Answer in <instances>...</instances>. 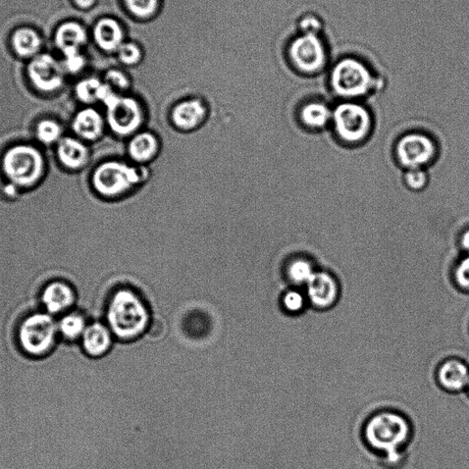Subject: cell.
Wrapping results in <instances>:
<instances>
[{
  "label": "cell",
  "instance_id": "1",
  "mask_svg": "<svg viewBox=\"0 0 469 469\" xmlns=\"http://www.w3.org/2000/svg\"><path fill=\"white\" fill-rule=\"evenodd\" d=\"M410 434V425L405 417L391 410L374 415L364 429L365 440L373 450L383 455L389 465L401 463V450Z\"/></svg>",
  "mask_w": 469,
  "mask_h": 469
},
{
  "label": "cell",
  "instance_id": "2",
  "mask_svg": "<svg viewBox=\"0 0 469 469\" xmlns=\"http://www.w3.org/2000/svg\"><path fill=\"white\" fill-rule=\"evenodd\" d=\"M108 327L122 341L140 338L149 324V311L140 296L131 289H120L112 296L106 311Z\"/></svg>",
  "mask_w": 469,
  "mask_h": 469
},
{
  "label": "cell",
  "instance_id": "3",
  "mask_svg": "<svg viewBox=\"0 0 469 469\" xmlns=\"http://www.w3.org/2000/svg\"><path fill=\"white\" fill-rule=\"evenodd\" d=\"M0 171L5 180L20 190L35 187L47 171L45 149L32 143H17L5 149L0 158Z\"/></svg>",
  "mask_w": 469,
  "mask_h": 469
},
{
  "label": "cell",
  "instance_id": "4",
  "mask_svg": "<svg viewBox=\"0 0 469 469\" xmlns=\"http://www.w3.org/2000/svg\"><path fill=\"white\" fill-rule=\"evenodd\" d=\"M59 323L47 311H32L19 323L16 329L17 345L26 356L42 359L55 348L58 342Z\"/></svg>",
  "mask_w": 469,
  "mask_h": 469
},
{
  "label": "cell",
  "instance_id": "5",
  "mask_svg": "<svg viewBox=\"0 0 469 469\" xmlns=\"http://www.w3.org/2000/svg\"><path fill=\"white\" fill-rule=\"evenodd\" d=\"M147 177L142 167H130L125 163L111 161L97 166L90 176L95 193L104 198H118L131 191Z\"/></svg>",
  "mask_w": 469,
  "mask_h": 469
},
{
  "label": "cell",
  "instance_id": "6",
  "mask_svg": "<svg viewBox=\"0 0 469 469\" xmlns=\"http://www.w3.org/2000/svg\"><path fill=\"white\" fill-rule=\"evenodd\" d=\"M106 108V122L116 135L129 137L139 132L144 115L138 100L118 95Z\"/></svg>",
  "mask_w": 469,
  "mask_h": 469
},
{
  "label": "cell",
  "instance_id": "7",
  "mask_svg": "<svg viewBox=\"0 0 469 469\" xmlns=\"http://www.w3.org/2000/svg\"><path fill=\"white\" fill-rule=\"evenodd\" d=\"M373 84L370 71L355 59H344L334 68L332 86L334 90L345 97H356L366 94Z\"/></svg>",
  "mask_w": 469,
  "mask_h": 469
},
{
  "label": "cell",
  "instance_id": "8",
  "mask_svg": "<svg viewBox=\"0 0 469 469\" xmlns=\"http://www.w3.org/2000/svg\"><path fill=\"white\" fill-rule=\"evenodd\" d=\"M334 122L339 137L348 142L360 141L371 129L369 113L353 103L339 105L334 112Z\"/></svg>",
  "mask_w": 469,
  "mask_h": 469
},
{
  "label": "cell",
  "instance_id": "9",
  "mask_svg": "<svg viewBox=\"0 0 469 469\" xmlns=\"http://www.w3.org/2000/svg\"><path fill=\"white\" fill-rule=\"evenodd\" d=\"M27 74L32 85L42 93L57 92L65 84V68L49 54H40L32 59L28 65Z\"/></svg>",
  "mask_w": 469,
  "mask_h": 469
},
{
  "label": "cell",
  "instance_id": "10",
  "mask_svg": "<svg viewBox=\"0 0 469 469\" xmlns=\"http://www.w3.org/2000/svg\"><path fill=\"white\" fill-rule=\"evenodd\" d=\"M290 58L304 73L320 71L327 61L324 44L315 33H304L294 40L290 47Z\"/></svg>",
  "mask_w": 469,
  "mask_h": 469
},
{
  "label": "cell",
  "instance_id": "11",
  "mask_svg": "<svg viewBox=\"0 0 469 469\" xmlns=\"http://www.w3.org/2000/svg\"><path fill=\"white\" fill-rule=\"evenodd\" d=\"M398 158L402 166L420 169L434 158L436 147L426 135L414 133L404 136L399 142Z\"/></svg>",
  "mask_w": 469,
  "mask_h": 469
},
{
  "label": "cell",
  "instance_id": "12",
  "mask_svg": "<svg viewBox=\"0 0 469 469\" xmlns=\"http://www.w3.org/2000/svg\"><path fill=\"white\" fill-rule=\"evenodd\" d=\"M78 300L76 289L64 280H54L42 289L40 302L48 314L55 317L66 314Z\"/></svg>",
  "mask_w": 469,
  "mask_h": 469
},
{
  "label": "cell",
  "instance_id": "13",
  "mask_svg": "<svg viewBox=\"0 0 469 469\" xmlns=\"http://www.w3.org/2000/svg\"><path fill=\"white\" fill-rule=\"evenodd\" d=\"M56 155L59 164L70 172H78L88 167L89 148L76 138L63 137L58 143Z\"/></svg>",
  "mask_w": 469,
  "mask_h": 469
},
{
  "label": "cell",
  "instance_id": "14",
  "mask_svg": "<svg viewBox=\"0 0 469 469\" xmlns=\"http://www.w3.org/2000/svg\"><path fill=\"white\" fill-rule=\"evenodd\" d=\"M306 285L307 299L318 309H329L338 299V285L329 274L316 273Z\"/></svg>",
  "mask_w": 469,
  "mask_h": 469
},
{
  "label": "cell",
  "instance_id": "15",
  "mask_svg": "<svg viewBox=\"0 0 469 469\" xmlns=\"http://www.w3.org/2000/svg\"><path fill=\"white\" fill-rule=\"evenodd\" d=\"M207 117V109L199 99L185 100L173 109L171 120L176 128L183 131L198 129Z\"/></svg>",
  "mask_w": 469,
  "mask_h": 469
},
{
  "label": "cell",
  "instance_id": "16",
  "mask_svg": "<svg viewBox=\"0 0 469 469\" xmlns=\"http://www.w3.org/2000/svg\"><path fill=\"white\" fill-rule=\"evenodd\" d=\"M80 340L83 352L90 357L97 358L110 351L113 334L107 325L93 322L87 326Z\"/></svg>",
  "mask_w": 469,
  "mask_h": 469
},
{
  "label": "cell",
  "instance_id": "17",
  "mask_svg": "<svg viewBox=\"0 0 469 469\" xmlns=\"http://www.w3.org/2000/svg\"><path fill=\"white\" fill-rule=\"evenodd\" d=\"M440 386L450 392H460L469 386L468 365L457 358L444 361L437 371Z\"/></svg>",
  "mask_w": 469,
  "mask_h": 469
},
{
  "label": "cell",
  "instance_id": "18",
  "mask_svg": "<svg viewBox=\"0 0 469 469\" xmlns=\"http://www.w3.org/2000/svg\"><path fill=\"white\" fill-rule=\"evenodd\" d=\"M93 38L95 44L106 53H117L125 42V34L121 23L110 17L102 18L95 24Z\"/></svg>",
  "mask_w": 469,
  "mask_h": 469
},
{
  "label": "cell",
  "instance_id": "19",
  "mask_svg": "<svg viewBox=\"0 0 469 469\" xmlns=\"http://www.w3.org/2000/svg\"><path fill=\"white\" fill-rule=\"evenodd\" d=\"M88 35L85 27L77 22H67L59 25L55 34L57 47L64 58L81 53V48L87 42Z\"/></svg>",
  "mask_w": 469,
  "mask_h": 469
},
{
  "label": "cell",
  "instance_id": "20",
  "mask_svg": "<svg viewBox=\"0 0 469 469\" xmlns=\"http://www.w3.org/2000/svg\"><path fill=\"white\" fill-rule=\"evenodd\" d=\"M106 123V120L96 110L86 108L76 113L71 127L81 139L95 141L103 135Z\"/></svg>",
  "mask_w": 469,
  "mask_h": 469
},
{
  "label": "cell",
  "instance_id": "21",
  "mask_svg": "<svg viewBox=\"0 0 469 469\" xmlns=\"http://www.w3.org/2000/svg\"><path fill=\"white\" fill-rule=\"evenodd\" d=\"M160 142L158 137L150 132L136 133L128 147L131 159L139 165L152 161L158 156Z\"/></svg>",
  "mask_w": 469,
  "mask_h": 469
},
{
  "label": "cell",
  "instance_id": "22",
  "mask_svg": "<svg viewBox=\"0 0 469 469\" xmlns=\"http://www.w3.org/2000/svg\"><path fill=\"white\" fill-rule=\"evenodd\" d=\"M12 45L20 58L32 59L40 55L42 40L34 29L23 27L13 33Z\"/></svg>",
  "mask_w": 469,
  "mask_h": 469
},
{
  "label": "cell",
  "instance_id": "23",
  "mask_svg": "<svg viewBox=\"0 0 469 469\" xmlns=\"http://www.w3.org/2000/svg\"><path fill=\"white\" fill-rule=\"evenodd\" d=\"M88 324L80 311H69L59 322V335L68 342L81 339Z\"/></svg>",
  "mask_w": 469,
  "mask_h": 469
},
{
  "label": "cell",
  "instance_id": "24",
  "mask_svg": "<svg viewBox=\"0 0 469 469\" xmlns=\"http://www.w3.org/2000/svg\"><path fill=\"white\" fill-rule=\"evenodd\" d=\"M34 132L37 142L50 147L63 138V126L57 119L42 118L35 124Z\"/></svg>",
  "mask_w": 469,
  "mask_h": 469
},
{
  "label": "cell",
  "instance_id": "25",
  "mask_svg": "<svg viewBox=\"0 0 469 469\" xmlns=\"http://www.w3.org/2000/svg\"><path fill=\"white\" fill-rule=\"evenodd\" d=\"M104 88L105 82L94 77L86 78L77 84L75 94L79 101L90 105L96 101L101 102Z\"/></svg>",
  "mask_w": 469,
  "mask_h": 469
},
{
  "label": "cell",
  "instance_id": "26",
  "mask_svg": "<svg viewBox=\"0 0 469 469\" xmlns=\"http://www.w3.org/2000/svg\"><path fill=\"white\" fill-rule=\"evenodd\" d=\"M303 123L311 128H322L329 122L331 113L322 103H311L301 113Z\"/></svg>",
  "mask_w": 469,
  "mask_h": 469
},
{
  "label": "cell",
  "instance_id": "27",
  "mask_svg": "<svg viewBox=\"0 0 469 469\" xmlns=\"http://www.w3.org/2000/svg\"><path fill=\"white\" fill-rule=\"evenodd\" d=\"M129 13L139 19H149L158 13L160 0H124Z\"/></svg>",
  "mask_w": 469,
  "mask_h": 469
},
{
  "label": "cell",
  "instance_id": "28",
  "mask_svg": "<svg viewBox=\"0 0 469 469\" xmlns=\"http://www.w3.org/2000/svg\"><path fill=\"white\" fill-rule=\"evenodd\" d=\"M316 273L311 266L303 259H297L288 269L289 279L295 284H307Z\"/></svg>",
  "mask_w": 469,
  "mask_h": 469
},
{
  "label": "cell",
  "instance_id": "29",
  "mask_svg": "<svg viewBox=\"0 0 469 469\" xmlns=\"http://www.w3.org/2000/svg\"><path fill=\"white\" fill-rule=\"evenodd\" d=\"M120 61L128 67L139 64L142 59L141 48L135 42H124L117 51Z\"/></svg>",
  "mask_w": 469,
  "mask_h": 469
},
{
  "label": "cell",
  "instance_id": "30",
  "mask_svg": "<svg viewBox=\"0 0 469 469\" xmlns=\"http://www.w3.org/2000/svg\"><path fill=\"white\" fill-rule=\"evenodd\" d=\"M283 305L290 314H299L306 305V298L300 292L292 290L284 294Z\"/></svg>",
  "mask_w": 469,
  "mask_h": 469
},
{
  "label": "cell",
  "instance_id": "31",
  "mask_svg": "<svg viewBox=\"0 0 469 469\" xmlns=\"http://www.w3.org/2000/svg\"><path fill=\"white\" fill-rule=\"evenodd\" d=\"M105 83H107L115 92H117V90L125 91L131 85V81L127 75L117 69H112L107 72L105 76Z\"/></svg>",
  "mask_w": 469,
  "mask_h": 469
},
{
  "label": "cell",
  "instance_id": "32",
  "mask_svg": "<svg viewBox=\"0 0 469 469\" xmlns=\"http://www.w3.org/2000/svg\"><path fill=\"white\" fill-rule=\"evenodd\" d=\"M428 181L425 172L420 169H411L406 175L407 185L414 190L422 189Z\"/></svg>",
  "mask_w": 469,
  "mask_h": 469
},
{
  "label": "cell",
  "instance_id": "33",
  "mask_svg": "<svg viewBox=\"0 0 469 469\" xmlns=\"http://www.w3.org/2000/svg\"><path fill=\"white\" fill-rule=\"evenodd\" d=\"M455 277L460 288L469 291V257L464 258L459 264Z\"/></svg>",
  "mask_w": 469,
  "mask_h": 469
},
{
  "label": "cell",
  "instance_id": "34",
  "mask_svg": "<svg viewBox=\"0 0 469 469\" xmlns=\"http://www.w3.org/2000/svg\"><path fill=\"white\" fill-rule=\"evenodd\" d=\"M86 59L79 53L74 56L65 58L64 68L69 73L77 74L82 71L86 67Z\"/></svg>",
  "mask_w": 469,
  "mask_h": 469
},
{
  "label": "cell",
  "instance_id": "35",
  "mask_svg": "<svg viewBox=\"0 0 469 469\" xmlns=\"http://www.w3.org/2000/svg\"><path fill=\"white\" fill-rule=\"evenodd\" d=\"M320 22L314 18H308L302 21V27L304 31V33H315L320 29Z\"/></svg>",
  "mask_w": 469,
  "mask_h": 469
},
{
  "label": "cell",
  "instance_id": "36",
  "mask_svg": "<svg viewBox=\"0 0 469 469\" xmlns=\"http://www.w3.org/2000/svg\"><path fill=\"white\" fill-rule=\"evenodd\" d=\"M76 6L81 10H89L93 8L97 0H73Z\"/></svg>",
  "mask_w": 469,
  "mask_h": 469
},
{
  "label": "cell",
  "instance_id": "37",
  "mask_svg": "<svg viewBox=\"0 0 469 469\" xmlns=\"http://www.w3.org/2000/svg\"><path fill=\"white\" fill-rule=\"evenodd\" d=\"M461 243L465 249L469 250V230L464 234Z\"/></svg>",
  "mask_w": 469,
  "mask_h": 469
},
{
  "label": "cell",
  "instance_id": "38",
  "mask_svg": "<svg viewBox=\"0 0 469 469\" xmlns=\"http://www.w3.org/2000/svg\"><path fill=\"white\" fill-rule=\"evenodd\" d=\"M468 391H469V386H468Z\"/></svg>",
  "mask_w": 469,
  "mask_h": 469
}]
</instances>
